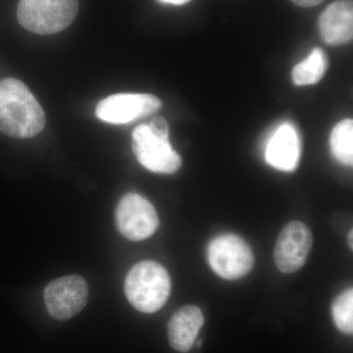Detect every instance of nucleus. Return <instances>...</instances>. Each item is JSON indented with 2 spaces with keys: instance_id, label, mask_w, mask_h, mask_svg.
I'll use <instances>...</instances> for the list:
<instances>
[{
  "instance_id": "1",
  "label": "nucleus",
  "mask_w": 353,
  "mask_h": 353,
  "mask_svg": "<svg viewBox=\"0 0 353 353\" xmlns=\"http://www.w3.org/2000/svg\"><path fill=\"white\" fill-rule=\"evenodd\" d=\"M46 125V114L27 85L17 79L0 81V132L14 139H31Z\"/></svg>"
},
{
  "instance_id": "2",
  "label": "nucleus",
  "mask_w": 353,
  "mask_h": 353,
  "mask_svg": "<svg viewBox=\"0 0 353 353\" xmlns=\"http://www.w3.org/2000/svg\"><path fill=\"white\" fill-rule=\"evenodd\" d=\"M171 280L168 272L154 261H143L128 273L125 294L129 303L143 313L157 312L168 301Z\"/></svg>"
},
{
  "instance_id": "3",
  "label": "nucleus",
  "mask_w": 353,
  "mask_h": 353,
  "mask_svg": "<svg viewBox=\"0 0 353 353\" xmlns=\"http://www.w3.org/2000/svg\"><path fill=\"white\" fill-rule=\"evenodd\" d=\"M78 9L79 0H20L17 18L28 31L53 34L73 23Z\"/></svg>"
},
{
  "instance_id": "4",
  "label": "nucleus",
  "mask_w": 353,
  "mask_h": 353,
  "mask_svg": "<svg viewBox=\"0 0 353 353\" xmlns=\"http://www.w3.org/2000/svg\"><path fill=\"white\" fill-rule=\"evenodd\" d=\"M208 261L221 278L238 280L252 271L254 255L250 246L241 236L224 234L209 243Z\"/></svg>"
},
{
  "instance_id": "5",
  "label": "nucleus",
  "mask_w": 353,
  "mask_h": 353,
  "mask_svg": "<svg viewBox=\"0 0 353 353\" xmlns=\"http://www.w3.org/2000/svg\"><path fill=\"white\" fill-rule=\"evenodd\" d=\"M118 231L128 240L150 238L159 226V218L152 203L138 194H128L120 199L115 211Z\"/></svg>"
},
{
  "instance_id": "6",
  "label": "nucleus",
  "mask_w": 353,
  "mask_h": 353,
  "mask_svg": "<svg viewBox=\"0 0 353 353\" xmlns=\"http://www.w3.org/2000/svg\"><path fill=\"white\" fill-rule=\"evenodd\" d=\"M132 152L139 163L158 174H174L182 166V158L172 148L169 139L158 138L148 125L132 132Z\"/></svg>"
},
{
  "instance_id": "7",
  "label": "nucleus",
  "mask_w": 353,
  "mask_h": 353,
  "mask_svg": "<svg viewBox=\"0 0 353 353\" xmlns=\"http://www.w3.org/2000/svg\"><path fill=\"white\" fill-rule=\"evenodd\" d=\"M43 296L51 317L64 321L85 308L88 297V284L80 276H65L46 285Z\"/></svg>"
},
{
  "instance_id": "8",
  "label": "nucleus",
  "mask_w": 353,
  "mask_h": 353,
  "mask_svg": "<svg viewBox=\"0 0 353 353\" xmlns=\"http://www.w3.org/2000/svg\"><path fill=\"white\" fill-rule=\"evenodd\" d=\"M162 102L155 95L117 94L102 99L95 109L97 117L114 125L128 123L152 115L161 108Z\"/></svg>"
},
{
  "instance_id": "9",
  "label": "nucleus",
  "mask_w": 353,
  "mask_h": 353,
  "mask_svg": "<svg viewBox=\"0 0 353 353\" xmlns=\"http://www.w3.org/2000/svg\"><path fill=\"white\" fill-rule=\"evenodd\" d=\"M312 248L310 229L301 221L285 225L279 234L274 259L279 270L292 274L303 268Z\"/></svg>"
},
{
  "instance_id": "10",
  "label": "nucleus",
  "mask_w": 353,
  "mask_h": 353,
  "mask_svg": "<svg viewBox=\"0 0 353 353\" xmlns=\"http://www.w3.org/2000/svg\"><path fill=\"white\" fill-rule=\"evenodd\" d=\"M301 145L299 132L290 123H284L275 130L267 143L265 160L283 172L296 170L301 158Z\"/></svg>"
},
{
  "instance_id": "11",
  "label": "nucleus",
  "mask_w": 353,
  "mask_h": 353,
  "mask_svg": "<svg viewBox=\"0 0 353 353\" xmlns=\"http://www.w3.org/2000/svg\"><path fill=\"white\" fill-rule=\"evenodd\" d=\"M320 34L325 43L340 46L352 41V0H338L330 4L318 22Z\"/></svg>"
},
{
  "instance_id": "12",
  "label": "nucleus",
  "mask_w": 353,
  "mask_h": 353,
  "mask_svg": "<svg viewBox=\"0 0 353 353\" xmlns=\"http://www.w3.org/2000/svg\"><path fill=\"white\" fill-rule=\"evenodd\" d=\"M203 323V314L197 306L188 305L179 309L168 324V340L171 347L179 352H189L196 343Z\"/></svg>"
},
{
  "instance_id": "13",
  "label": "nucleus",
  "mask_w": 353,
  "mask_h": 353,
  "mask_svg": "<svg viewBox=\"0 0 353 353\" xmlns=\"http://www.w3.org/2000/svg\"><path fill=\"white\" fill-rule=\"evenodd\" d=\"M328 68L324 51L315 48L309 57L292 70V81L296 85H314L319 82Z\"/></svg>"
},
{
  "instance_id": "14",
  "label": "nucleus",
  "mask_w": 353,
  "mask_h": 353,
  "mask_svg": "<svg viewBox=\"0 0 353 353\" xmlns=\"http://www.w3.org/2000/svg\"><path fill=\"white\" fill-rule=\"evenodd\" d=\"M332 153L341 164L352 166L353 163V122L341 121L332 132L330 139Z\"/></svg>"
},
{
  "instance_id": "15",
  "label": "nucleus",
  "mask_w": 353,
  "mask_h": 353,
  "mask_svg": "<svg viewBox=\"0 0 353 353\" xmlns=\"http://www.w3.org/2000/svg\"><path fill=\"white\" fill-rule=\"evenodd\" d=\"M334 324L343 333H353V290L348 289L336 297L333 304Z\"/></svg>"
},
{
  "instance_id": "16",
  "label": "nucleus",
  "mask_w": 353,
  "mask_h": 353,
  "mask_svg": "<svg viewBox=\"0 0 353 353\" xmlns=\"http://www.w3.org/2000/svg\"><path fill=\"white\" fill-rule=\"evenodd\" d=\"M148 127L150 128V131L154 136L158 138L169 139V126L167 121L164 118L157 117L153 118L150 123H148Z\"/></svg>"
},
{
  "instance_id": "17",
  "label": "nucleus",
  "mask_w": 353,
  "mask_h": 353,
  "mask_svg": "<svg viewBox=\"0 0 353 353\" xmlns=\"http://www.w3.org/2000/svg\"><path fill=\"white\" fill-rule=\"evenodd\" d=\"M294 2V4L301 7H313L319 6L323 3L325 0H290Z\"/></svg>"
},
{
  "instance_id": "18",
  "label": "nucleus",
  "mask_w": 353,
  "mask_h": 353,
  "mask_svg": "<svg viewBox=\"0 0 353 353\" xmlns=\"http://www.w3.org/2000/svg\"><path fill=\"white\" fill-rule=\"evenodd\" d=\"M162 3L173 4V6H183L188 3L190 0H159Z\"/></svg>"
},
{
  "instance_id": "19",
  "label": "nucleus",
  "mask_w": 353,
  "mask_h": 353,
  "mask_svg": "<svg viewBox=\"0 0 353 353\" xmlns=\"http://www.w3.org/2000/svg\"><path fill=\"white\" fill-rule=\"evenodd\" d=\"M352 239H353V234H352V232H350V234H348V241H350V248H353Z\"/></svg>"
}]
</instances>
